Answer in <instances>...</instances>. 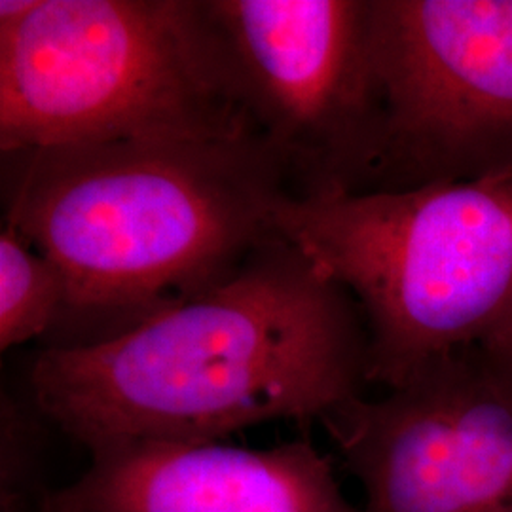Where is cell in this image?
<instances>
[{"mask_svg":"<svg viewBox=\"0 0 512 512\" xmlns=\"http://www.w3.org/2000/svg\"><path fill=\"white\" fill-rule=\"evenodd\" d=\"M484 346L501 365L512 372V308Z\"/></svg>","mask_w":512,"mask_h":512,"instance_id":"obj_11","label":"cell"},{"mask_svg":"<svg viewBox=\"0 0 512 512\" xmlns=\"http://www.w3.org/2000/svg\"><path fill=\"white\" fill-rule=\"evenodd\" d=\"M69 306L59 266L18 232H0V349L16 348L55 329Z\"/></svg>","mask_w":512,"mask_h":512,"instance_id":"obj_9","label":"cell"},{"mask_svg":"<svg viewBox=\"0 0 512 512\" xmlns=\"http://www.w3.org/2000/svg\"><path fill=\"white\" fill-rule=\"evenodd\" d=\"M319 423L366 512H512V385L463 355Z\"/></svg>","mask_w":512,"mask_h":512,"instance_id":"obj_7","label":"cell"},{"mask_svg":"<svg viewBox=\"0 0 512 512\" xmlns=\"http://www.w3.org/2000/svg\"><path fill=\"white\" fill-rule=\"evenodd\" d=\"M274 228L357 302L366 382L387 391L486 344L511 311L512 169L289 196Z\"/></svg>","mask_w":512,"mask_h":512,"instance_id":"obj_3","label":"cell"},{"mask_svg":"<svg viewBox=\"0 0 512 512\" xmlns=\"http://www.w3.org/2000/svg\"><path fill=\"white\" fill-rule=\"evenodd\" d=\"M90 456L88 469L52 488L38 512H366L310 440L272 448L131 442Z\"/></svg>","mask_w":512,"mask_h":512,"instance_id":"obj_8","label":"cell"},{"mask_svg":"<svg viewBox=\"0 0 512 512\" xmlns=\"http://www.w3.org/2000/svg\"><path fill=\"white\" fill-rule=\"evenodd\" d=\"M239 92L294 198L368 190L384 122L370 0H209Z\"/></svg>","mask_w":512,"mask_h":512,"instance_id":"obj_5","label":"cell"},{"mask_svg":"<svg viewBox=\"0 0 512 512\" xmlns=\"http://www.w3.org/2000/svg\"><path fill=\"white\" fill-rule=\"evenodd\" d=\"M2 190L4 224L65 275V315L126 329L230 279L294 196L258 133L19 150Z\"/></svg>","mask_w":512,"mask_h":512,"instance_id":"obj_2","label":"cell"},{"mask_svg":"<svg viewBox=\"0 0 512 512\" xmlns=\"http://www.w3.org/2000/svg\"><path fill=\"white\" fill-rule=\"evenodd\" d=\"M365 384L357 302L277 234L217 287L109 338L48 346L29 370L38 410L90 454L321 421Z\"/></svg>","mask_w":512,"mask_h":512,"instance_id":"obj_1","label":"cell"},{"mask_svg":"<svg viewBox=\"0 0 512 512\" xmlns=\"http://www.w3.org/2000/svg\"><path fill=\"white\" fill-rule=\"evenodd\" d=\"M384 122L368 190L512 169V0H370Z\"/></svg>","mask_w":512,"mask_h":512,"instance_id":"obj_6","label":"cell"},{"mask_svg":"<svg viewBox=\"0 0 512 512\" xmlns=\"http://www.w3.org/2000/svg\"><path fill=\"white\" fill-rule=\"evenodd\" d=\"M50 421L29 397L2 391L0 404V512H38L52 488L42 486L44 425Z\"/></svg>","mask_w":512,"mask_h":512,"instance_id":"obj_10","label":"cell"},{"mask_svg":"<svg viewBox=\"0 0 512 512\" xmlns=\"http://www.w3.org/2000/svg\"><path fill=\"white\" fill-rule=\"evenodd\" d=\"M258 133L209 0H40L0 31V150Z\"/></svg>","mask_w":512,"mask_h":512,"instance_id":"obj_4","label":"cell"},{"mask_svg":"<svg viewBox=\"0 0 512 512\" xmlns=\"http://www.w3.org/2000/svg\"><path fill=\"white\" fill-rule=\"evenodd\" d=\"M40 0H0V31L14 29L31 18Z\"/></svg>","mask_w":512,"mask_h":512,"instance_id":"obj_12","label":"cell"}]
</instances>
